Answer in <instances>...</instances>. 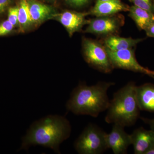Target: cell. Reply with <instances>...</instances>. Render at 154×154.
<instances>
[{"label":"cell","instance_id":"cell-3","mask_svg":"<svg viewBox=\"0 0 154 154\" xmlns=\"http://www.w3.org/2000/svg\"><path fill=\"white\" fill-rule=\"evenodd\" d=\"M136 88L129 82L113 95L107 108L105 121L122 126H132L139 117L140 109L137 98Z\"/></svg>","mask_w":154,"mask_h":154},{"label":"cell","instance_id":"cell-7","mask_svg":"<svg viewBox=\"0 0 154 154\" xmlns=\"http://www.w3.org/2000/svg\"><path fill=\"white\" fill-rule=\"evenodd\" d=\"M124 18L115 15L96 17L90 20L85 32L101 35H113L124 24Z\"/></svg>","mask_w":154,"mask_h":154},{"label":"cell","instance_id":"cell-15","mask_svg":"<svg viewBox=\"0 0 154 154\" xmlns=\"http://www.w3.org/2000/svg\"><path fill=\"white\" fill-rule=\"evenodd\" d=\"M129 16L141 30L146 28L154 22V13L145 9L132 6L129 8Z\"/></svg>","mask_w":154,"mask_h":154},{"label":"cell","instance_id":"cell-20","mask_svg":"<svg viewBox=\"0 0 154 154\" xmlns=\"http://www.w3.org/2000/svg\"><path fill=\"white\" fill-rule=\"evenodd\" d=\"M90 0H65L68 5L72 8H82L88 4Z\"/></svg>","mask_w":154,"mask_h":154},{"label":"cell","instance_id":"cell-14","mask_svg":"<svg viewBox=\"0 0 154 154\" xmlns=\"http://www.w3.org/2000/svg\"><path fill=\"white\" fill-rule=\"evenodd\" d=\"M142 38L120 37L114 35L107 36L105 40V47L110 50L130 49L142 41Z\"/></svg>","mask_w":154,"mask_h":154},{"label":"cell","instance_id":"cell-8","mask_svg":"<svg viewBox=\"0 0 154 154\" xmlns=\"http://www.w3.org/2000/svg\"><path fill=\"white\" fill-rule=\"evenodd\" d=\"M124 128L119 125L113 124L111 132L106 134L107 147L114 154L127 153L128 148L131 145V135L127 133Z\"/></svg>","mask_w":154,"mask_h":154},{"label":"cell","instance_id":"cell-21","mask_svg":"<svg viewBox=\"0 0 154 154\" xmlns=\"http://www.w3.org/2000/svg\"><path fill=\"white\" fill-rule=\"evenodd\" d=\"M14 0H0V14H3L13 3Z\"/></svg>","mask_w":154,"mask_h":154},{"label":"cell","instance_id":"cell-13","mask_svg":"<svg viewBox=\"0 0 154 154\" xmlns=\"http://www.w3.org/2000/svg\"><path fill=\"white\" fill-rule=\"evenodd\" d=\"M136 94L140 110L154 112V85L146 83L137 86Z\"/></svg>","mask_w":154,"mask_h":154},{"label":"cell","instance_id":"cell-18","mask_svg":"<svg viewBox=\"0 0 154 154\" xmlns=\"http://www.w3.org/2000/svg\"><path fill=\"white\" fill-rule=\"evenodd\" d=\"M15 27L8 19L0 24V36H6L12 32Z\"/></svg>","mask_w":154,"mask_h":154},{"label":"cell","instance_id":"cell-19","mask_svg":"<svg viewBox=\"0 0 154 154\" xmlns=\"http://www.w3.org/2000/svg\"><path fill=\"white\" fill-rule=\"evenodd\" d=\"M134 5L154 13L151 0H132Z\"/></svg>","mask_w":154,"mask_h":154},{"label":"cell","instance_id":"cell-23","mask_svg":"<svg viewBox=\"0 0 154 154\" xmlns=\"http://www.w3.org/2000/svg\"><path fill=\"white\" fill-rule=\"evenodd\" d=\"M142 119L144 122L149 125L151 129L154 132V119H149L142 118Z\"/></svg>","mask_w":154,"mask_h":154},{"label":"cell","instance_id":"cell-5","mask_svg":"<svg viewBox=\"0 0 154 154\" xmlns=\"http://www.w3.org/2000/svg\"><path fill=\"white\" fill-rule=\"evenodd\" d=\"M83 48L85 60L91 66L105 73L113 70L114 68L105 46L95 40L85 38L83 42Z\"/></svg>","mask_w":154,"mask_h":154},{"label":"cell","instance_id":"cell-24","mask_svg":"<svg viewBox=\"0 0 154 154\" xmlns=\"http://www.w3.org/2000/svg\"><path fill=\"white\" fill-rule=\"evenodd\" d=\"M149 76H150L154 78V71L150 70V72Z\"/></svg>","mask_w":154,"mask_h":154},{"label":"cell","instance_id":"cell-28","mask_svg":"<svg viewBox=\"0 0 154 154\" xmlns=\"http://www.w3.org/2000/svg\"><path fill=\"white\" fill-rule=\"evenodd\" d=\"M129 1H132V0H129Z\"/></svg>","mask_w":154,"mask_h":154},{"label":"cell","instance_id":"cell-9","mask_svg":"<svg viewBox=\"0 0 154 154\" xmlns=\"http://www.w3.org/2000/svg\"><path fill=\"white\" fill-rule=\"evenodd\" d=\"M89 13H81L72 11H65L57 13L53 19L57 20L63 25L72 37L75 33L79 32L84 25L89 23L90 20L86 17Z\"/></svg>","mask_w":154,"mask_h":154},{"label":"cell","instance_id":"cell-12","mask_svg":"<svg viewBox=\"0 0 154 154\" xmlns=\"http://www.w3.org/2000/svg\"><path fill=\"white\" fill-rule=\"evenodd\" d=\"M129 7L125 5L120 0H98L89 14L96 17L111 16L122 11H128Z\"/></svg>","mask_w":154,"mask_h":154},{"label":"cell","instance_id":"cell-17","mask_svg":"<svg viewBox=\"0 0 154 154\" xmlns=\"http://www.w3.org/2000/svg\"><path fill=\"white\" fill-rule=\"evenodd\" d=\"M19 7L18 6L10 7L8 9V19L14 27H19Z\"/></svg>","mask_w":154,"mask_h":154},{"label":"cell","instance_id":"cell-16","mask_svg":"<svg viewBox=\"0 0 154 154\" xmlns=\"http://www.w3.org/2000/svg\"><path fill=\"white\" fill-rule=\"evenodd\" d=\"M19 7V28L20 32L24 33L34 26L30 16L27 0H20Z\"/></svg>","mask_w":154,"mask_h":154},{"label":"cell","instance_id":"cell-26","mask_svg":"<svg viewBox=\"0 0 154 154\" xmlns=\"http://www.w3.org/2000/svg\"><path fill=\"white\" fill-rule=\"evenodd\" d=\"M101 1H108V0H101Z\"/></svg>","mask_w":154,"mask_h":154},{"label":"cell","instance_id":"cell-27","mask_svg":"<svg viewBox=\"0 0 154 154\" xmlns=\"http://www.w3.org/2000/svg\"><path fill=\"white\" fill-rule=\"evenodd\" d=\"M153 11H154V5H153Z\"/></svg>","mask_w":154,"mask_h":154},{"label":"cell","instance_id":"cell-6","mask_svg":"<svg viewBox=\"0 0 154 154\" xmlns=\"http://www.w3.org/2000/svg\"><path fill=\"white\" fill-rule=\"evenodd\" d=\"M106 49L113 68L128 70L149 76L150 70L139 63L133 48L117 51L110 50L106 48Z\"/></svg>","mask_w":154,"mask_h":154},{"label":"cell","instance_id":"cell-4","mask_svg":"<svg viewBox=\"0 0 154 154\" xmlns=\"http://www.w3.org/2000/svg\"><path fill=\"white\" fill-rule=\"evenodd\" d=\"M106 134L96 125H89L75 142V149L80 154H102L108 149Z\"/></svg>","mask_w":154,"mask_h":154},{"label":"cell","instance_id":"cell-2","mask_svg":"<svg viewBox=\"0 0 154 154\" xmlns=\"http://www.w3.org/2000/svg\"><path fill=\"white\" fill-rule=\"evenodd\" d=\"M114 85L110 82H99L89 86L80 83L73 90L67 102V110L76 115L98 117L100 113L107 110L110 102L107 91Z\"/></svg>","mask_w":154,"mask_h":154},{"label":"cell","instance_id":"cell-25","mask_svg":"<svg viewBox=\"0 0 154 154\" xmlns=\"http://www.w3.org/2000/svg\"><path fill=\"white\" fill-rule=\"evenodd\" d=\"M45 1H48V2H54V1H55V0H45Z\"/></svg>","mask_w":154,"mask_h":154},{"label":"cell","instance_id":"cell-11","mask_svg":"<svg viewBox=\"0 0 154 154\" xmlns=\"http://www.w3.org/2000/svg\"><path fill=\"white\" fill-rule=\"evenodd\" d=\"M34 25H39L49 19H53L57 13L51 6L37 0H27Z\"/></svg>","mask_w":154,"mask_h":154},{"label":"cell","instance_id":"cell-1","mask_svg":"<svg viewBox=\"0 0 154 154\" xmlns=\"http://www.w3.org/2000/svg\"><path fill=\"white\" fill-rule=\"evenodd\" d=\"M70 122L64 116L50 115L35 121L22 138L20 150H28L31 146L49 148L60 154L59 146L71 133Z\"/></svg>","mask_w":154,"mask_h":154},{"label":"cell","instance_id":"cell-10","mask_svg":"<svg viewBox=\"0 0 154 154\" xmlns=\"http://www.w3.org/2000/svg\"><path fill=\"white\" fill-rule=\"evenodd\" d=\"M130 135L134 154H145L149 149L154 146V132L151 129L147 130L139 128Z\"/></svg>","mask_w":154,"mask_h":154},{"label":"cell","instance_id":"cell-22","mask_svg":"<svg viewBox=\"0 0 154 154\" xmlns=\"http://www.w3.org/2000/svg\"><path fill=\"white\" fill-rule=\"evenodd\" d=\"M145 30L147 36L154 38V22H152Z\"/></svg>","mask_w":154,"mask_h":154}]
</instances>
